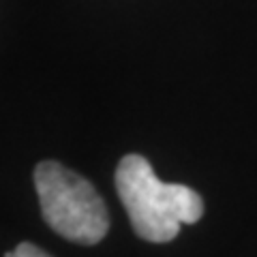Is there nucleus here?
<instances>
[{
    "mask_svg": "<svg viewBox=\"0 0 257 257\" xmlns=\"http://www.w3.org/2000/svg\"><path fill=\"white\" fill-rule=\"evenodd\" d=\"M5 257H52V255L45 253L43 248H39L37 244H32V242H22V244L15 246V251L7 253Z\"/></svg>",
    "mask_w": 257,
    "mask_h": 257,
    "instance_id": "7ed1b4c3",
    "label": "nucleus"
},
{
    "mask_svg": "<svg viewBox=\"0 0 257 257\" xmlns=\"http://www.w3.org/2000/svg\"><path fill=\"white\" fill-rule=\"evenodd\" d=\"M35 189L43 221L58 236L82 246H92L105 238L107 206L84 176L58 161H41L35 167Z\"/></svg>",
    "mask_w": 257,
    "mask_h": 257,
    "instance_id": "f03ea898",
    "label": "nucleus"
},
{
    "mask_svg": "<svg viewBox=\"0 0 257 257\" xmlns=\"http://www.w3.org/2000/svg\"><path fill=\"white\" fill-rule=\"evenodd\" d=\"M116 191L133 231L146 242H170L178 236L180 225L197 223L204 214V202L197 191L159 180L148 159L142 155L120 159Z\"/></svg>",
    "mask_w": 257,
    "mask_h": 257,
    "instance_id": "f257e3e1",
    "label": "nucleus"
}]
</instances>
